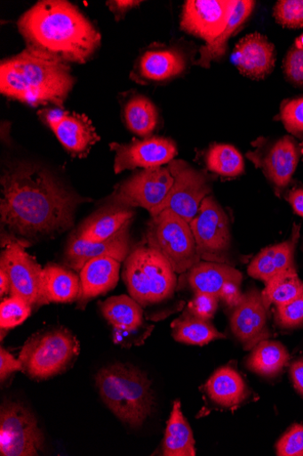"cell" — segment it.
Instances as JSON below:
<instances>
[{
    "instance_id": "cell-1",
    "label": "cell",
    "mask_w": 303,
    "mask_h": 456,
    "mask_svg": "<svg viewBox=\"0 0 303 456\" xmlns=\"http://www.w3.org/2000/svg\"><path fill=\"white\" fill-rule=\"evenodd\" d=\"M0 220L3 244L52 236L73 226L77 206L86 200L68 191L48 170L20 162L6 170L0 180Z\"/></svg>"
},
{
    "instance_id": "cell-2",
    "label": "cell",
    "mask_w": 303,
    "mask_h": 456,
    "mask_svg": "<svg viewBox=\"0 0 303 456\" xmlns=\"http://www.w3.org/2000/svg\"><path fill=\"white\" fill-rule=\"evenodd\" d=\"M28 47L66 62L85 63L101 45V35L66 0H42L18 21Z\"/></svg>"
},
{
    "instance_id": "cell-3",
    "label": "cell",
    "mask_w": 303,
    "mask_h": 456,
    "mask_svg": "<svg viewBox=\"0 0 303 456\" xmlns=\"http://www.w3.org/2000/svg\"><path fill=\"white\" fill-rule=\"evenodd\" d=\"M74 85L68 62L34 48L0 64V93L31 106L63 109Z\"/></svg>"
},
{
    "instance_id": "cell-4",
    "label": "cell",
    "mask_w": 303,
    "mask_h": 456,
    "mask_svg": "<svg viewBox=\"0 0 303 456\" xmlns=\"http://www.w3.org/2000/svg\"><path fill=\"white\" fill-rule=\"evenodd\" d=\"M96 385L106 405L130 428H140L151 416V382L139 368L124 363L105 367L98 372Z\"/></svg>"
},
{
    "instance_id": "cell-5",
    "label": "cell",
    "mask_w": 303,
    "mask_h": 456,
    "mask_svg": "<svg viewBox=\"0 0 303 456\" xmlns=\"http://www.w3.org/2000/svg\"><path fill=\"white\" fill-rule=\"evenodd\" d=\"M176 273L159 252L145 245L134 248L124 261L123 279L130 297L148 306L174 295Z\"/></svg>"
},
{
    "instance_id": "cell-6",
    "label": "cell",
    "mask_w": 303,
    "mask_h": 456,
    "mask_svg": "<svg viewBox=\"0 0 303 456\" xmlns=\"http://www.w3.org/2000/svg\"><path fill=\"white\" fill-rule=\"evenodd\" d=\"M79 342L66 328L40 331L20 354L23 371L32 379L45 380L62 372L78 356Z\"/></svg>"
},
{
    "instance_id": "cell-7",
    "label": "cell",
    "mask_w": 303,
    "mask_h": 456,
    "mask_svg": "<svg viewBox=\"0 0 303 456\" xmlns=\"http://www.w3.org/2000/svg\"><path fill=\"white\" fill-rule=\"evenodd\" d=\"M147 241L177 273H187L201 262L190 224L171 211L165 210L151 217Z\"/></svg>"
},
{
    "instance_id": "cell-8",
    "label": "cell",
    "mask_w": 303,
    "mask_h": 456,
    "mask_svg": "<svg viewBox=\"0 0 303 456\" xmlns=\"http://www.w3.org/2000/svg\"><path fill=\"white\" fill-rule=\"evenodd\" d=\"M167 168L174 178V184L150 216L152 217L168 210L190 224L198 215L202 201L211 191L209 178L206 174L181 159L171 160Z\"/></svg>"
},
{
    "instance_id": "cell-9",
    "label": "cell",
    "mask_w": 303,
    "mask_h": 456,
    "mask_svg": "<svg viewBox=\"0 0 303 456\" xmlns=\"http://www.w3.org/2000/svg\"><path fill=\"white\" fill-rule=\"evenodd\" d=\"M190 226L201 261L227 264L232 241L229 218L212 196L203 199Z\"/></svg>"
},
{
    "instance_id": "cell-10",
    "label": "cell",
    "mask_w": 303,
    "mask_h": 456,
    "mask_svg": "<svg viewBox=\"0 0 303 456\" xmlns=\"http://www.w3.org/2000/svg\"><path fill=\"white\" fill-rule=\"evenodd\" d=\"M44 447V436L34 413L25 405L5 402L0 409V454L35 456Z\"/></svg>"
},
{
    "instance_id": "cell-11",
    "label": "cell",
    "mask_w": 303,
    "mask_h": 456,
    "mask_svg": "<svg viewBox=\"0 0 303 456\" xmlns=\"http://www.w3.org/2000/svg\"><path fill=\"white\" fill-rule=\"evenodd\" d=\"M257 143L256 150L249 152L247 158L263 171L280 197L296 171L301 156L300 144L290 135L271 142L261 139Z\"/></svg>"
},
{
    "instance_id": "cell-12",
    "label": "cell",
    "mask_w": 303,
    "mask_h": 456,
    "mask_svg": "<svg viewBox=\"0 0 303 456\" xmlns=\"http://www.w3.org/2000/svg\"><path fill=\"white\" fill-rule=\"evenodd\" d=\"M174 178L166 167L144 169L118 185L109 204L134 208L140 207L152 213L169 193Z\"/></svg>"
},
{
    "instance_id": "cell-13",
    "label": "cell",
    "mask_w": 303,
    "mask_h": 456,
    "mask_svg": "<svg viewBox=\"0 0 303 456\" xmlns=\"http://www.w3.org/2000/svg\"><path fill=\"white\" fill-rule=\"evenodd\" d=\"M237 3L238 0H187L181 14V29L209 45L226 30Z\"/></svg>"
},
{
    "instance_id": "cell-14",
    "label": "cell",
    "mask_w": 303,
    "mask_h": 456,
    "mask_svg": "<svg viewBox=\"0 0 303 456\" xmlns=\"http://www.w3.org/2000/svg\"><path fill=\"white\" fill-rule=\"evenodd\" d=\"M0 266L8 273L11 280V297H18L31 306L38 305L40 300L43 269L26 251L19 241L4 244Z\"/></svg>"
},
{
    "instance_id": "cell-15",
    "label": "cell",
    "mask_w": 303,
    "mask_h": 456,
    "mask_svg": "<svg viewBox=\"0 0 303 456\" xmlns=\"http://www.w3.org/2000/svg\"><path fill=\"white\" fill-rule=\"evenodd\" d=\"M116 152L114 170L118 175L125 170L151 169L174 160L178 155L174 141L163 137H148L129 144L112 143Z\"/></svg>"
},
{
    "instance_id": "cell-16",
    "label": "cell",
    "mask_w": 303,
    "mask_h": 456,
    "mask_svg": "<svg viewBox=\"0 0 303 456\" xmlns=\"http://www.w3.org/2000/svg\"><path fill=\"white\" fill-rule=\"evenodd\" d=\"M267 311L262 292L255 288L243 294L242 302L234 309L230 319L232 333L245 351H251L259 343L270 338Z\"/></svg>"
},
{
    "instance_id": "cell-17",
    "label": "cell",
    "mask_w": 303,
    "mask_h": 456,
    "mask_svg": "<svg viewBox=\"0 0 303 456\" xmlns=\"http://www.w3.org/2000/svg\"><path fill=\"white\" fill-rule=\"evenodd\" d=\"M129 227L130 225L113 237L99 242L82 240L74 233L66 248V265L79 273L86 264L98 258L110 257L121 263L124 262L132 252Z\"/></svg>"
},
{
    "instance_id": "cell-18",
    "label": "cell",
    "mask_w": 303,
    "mask_h": 456,
    "mask_svg": "<svg viewBox=\"0 0 303 456\" xmlns=\"http://www.w3.org/2000/svg\"><path fill=\"white\" fill-rule=\"evenodd\" d=\"M234 61L243 76L259 80L269 76L276 62L275 47L261 33L242 38L234 51Z\"/></svg>"
},
{
    "instance_id": "cell-19",
    "label": "cell",
    "mask_w": 303,
    "mask_h": 456,
    "mask_svg": "<svg viewBox=\"0 0 303 456\" xmlns=\"http://www.w3.org/2000/svg\"><path fill=\"white\" fill-rule=\"evenodd\" d=\"M300 225L294 224L289 240L269 246L259 252L248 266V274L267 282L276 274L295 268L294 255Z\"/></svg>"
},
{
    "instance_id": "cell-20",
    "label": "cell",
    "mask_w": 303,
    "mask_h": 456,
    "mask_svg": "<svg viewBox=\"0 0 303 456\" xmlns=\"http://www.w3.org/2000/svg\"><path fill=\"white\" fill-rule=\"evenodd\" d=\"M66 150L76 157H85L100 141L91 119L84 114L67 111L50 127Z\"/></svg>"
},
{
    "instance_id": "cell-21",
    "label": "cell",
    "mask_w": 303,
    "mask_h": 456,
    "mask_svg": "<svg viewBox=\"0 0 303 456\" xmlns=\"http://www.w3.org/2000/svg\"><path fill=\"white\" fill-rule=\"evenodd\" d=\"M134 216L132 208L109 204L86 219L75 234L84 240L103 241L130 225Z\"/></svg>"
},
{
    "instance_id": "cell-22",
    "label": "cell",
    "mask_w": 303,
    "mask_h": 456,
    "mask_svg": "<svg viewBox=\"0 0 303 456\" xmlns=\"http://www.w3.org/2000/svg\"><path fill=\"white\" fill-rule=\"evenodd\" d=\"M120 267L121 262L110 257L94 259L86 264L79 272V304L84 306L92 299L110 292L118 282Z\"/></svg>"
},
{
    "instance_id": "cell-23",
    "label": "cell",
    "mask_w": 303,
    "mask_h": 456,
    "mask_svg": "<svg viewBox=\"0 0 303 456\" xmlns=\"http://www.w3.org/2000/svg\"><path fill=\"white\" fill-rule=\"evenodd\" d=\"M187 59L177 48H159L146 52L137 66L138 76L145 81L164 82L181 75Z\"/></svg>"
},
{
    "instance_id": "cell-24",
    "label": "cell",
    "mask_w": 303,
    "mask_h": 456,
    "mask_svg": "<svg viewBox=\"0 0 303 456\" xmlns=\"http://www.w3.org/2000/svg\"><path fill=\"white\" fill-rule=\"evenodd\" d=\"M80 296V278L75 273L58 265H48L43 269L38 305L69 304L78 301Z\"/></svg>"
},
{
    "instance_id": "cell-25",
    "label": "cell",
    "mask_w": 303,
    "mask_h": 456,
    "mask_svg": "<svg viewBox=\"0 0 303 456\" xmlns=\"http://www.w3.org/2000/svg\"><path fill=\"white\" fill-rule=\"evenodd\" d=\"M187 280L195 294L219 297L223 286L228 281L241 284L243 274L227 264L201 261L188 271Z\"/></svg>"
},
{
    "instance_id": "cell-26",
    "label": "cell",
    "mask_w": 303,
    "mask_h": 456,
    "mask_svg": "<svg viewBox=\"0 0 303 456\" xmlns=\"http://www.w3.org/2000/svg\"><path fill=\"white\" fill-rule=\"evenodd\" d=\"M205 391L213 403L226 408L240 405L249 395L239 372L229 366L214 371L205 385Z\"/></svg>"
},
{
    "instance_id": "cell-27",
    "label": "cell",
    "mask_w": 303,
    "mask_h": 456,
    "mask_svg": "<svg viewBox=\"0 0 303 456\" xmlns=\"http://www.w3.org/2000/svg\"><path fill=\"white\" fill-rule=\"evenodd\" d=\"M195 453L193 431L184 417L181 402L177 400L172 405L167 422L163 454L165 456H195Z\"/></svg>"
},
{
    "instance_id": "cell-28",
    "label": "cell",
    "mask_w": 303,
    "mask_h": 456,
    "mask_svg": "<svg viewBox=\"0 0 303 456\" xmlns=\"http://www.w3.org/2000/svg\"><path fill=\"white\" fill-rule=\"evenodd\" d=\"M171 336L177 342L189 346H203L226 336L210 321L198 318L187 311L171 324Z\"/></svg>"
},
{
    "instance_id": "cell-29",
    "label": "cell",
    "mask_w": 303,
    "mask_h": 456,
    "mask_svg": "<svg viewBox=\"0 0 303 456\" xmlns=\"http://www.w3.org/2000/svg\"><path fill=\"white\" fill-rule=\"evenodd\" d=\"M255 6V2L251 0H238L236 8L231 17L226 30L222 35L209 45H204L200 49L199 59L195 64L208 69L214 61L223 58L227 51V43L229 38L240 28L251 14Z\"/></svg>"
},
{
    "instance_id": "cell-30",
    "label": "cell",
    "mask_w": 303,
    "mask_h": 456,
    "mask_svg": "<svg viewBox=\"0 0 303 456\" xmlns=\"http://www.w3.org/2000/svg\"><path fill=\"white\" fill-rule=\"evenodd\" d=\"M289 359V354L281 343L265 340L251 350L247 368L259 376L273 378L282 371Z\"/></svg>"
},
{
    "instance_id": "cell-31",
    "label": "cell",
    "mask_w": 303,
    "mask_h": 456,
    "mask_svg": "<svg viewBox=\"0 0 303 456\" xmlns=\"http://www.w3.org/2000/svg\"><path fill=\"white\" fill-rule=\"evenodd\" d=\"M100 306L103 316L114 328L137 330L144 324L142 305L132 297H112Z\"/></svg>"
},
{
    "instance_id": "cell-32",
    "label": "cell",
    "mask_w": 303,
    "mask_h": 456,
    "mask_svg": "<svg viewBox=\"0 0 303 456\" xmlns=\"http://www.w3.org/2000/svg\"><path fill=\"white\" fill-rule=\"evenodd\" d=\"M124 115L127 128L140 137H149L157 126L158 110L147 97L139 95L130 99Z\"/></svg>"
},
{
    "instance_id": "cell-33",
    "label": "cell",
    "mask_w": 303,
    "mask_h": 456,
    "mask_svg": "<svg viewBox=\"0 0 303 456\" xmlns=\"http://www.w3.org/2000/svg\"><path fill=\"white\" fill-rule=\"evenodd\" d=\"M303 293V282L295 268L289 269L274 276L266 282L262 292L264 303L267 309L272 305L287 304Z\"/></svg>"
},
{
    "instance_id": "cell-34",
    "label": "cell",
    "mask_w": 303,
    "mask_h": 456,
    "mask_svg": "<svg viewBox=\"0 0 303 456\" xmlns=\"http://www.w3.org/2000/svg\"><path fill=\"white\" fill-rule=\"evenodd\" d=\"M207 169L222 177L235 178L244 173L242 154L232 145L214 144L205 158Z\"/></svg>"
},
{
    "instance_id": "cell-35",
    "label": "cell",
    "mask_w": 303,
    "mask_h": 456,
    "mask_svg": "<svg viewBox=\"0 0 303 456\" xmlns=\"http://www.w3.org/2000/svg\"><path fill=\"white\" fill-rule=\"evenodd\" d=\"M32 306L18 297L4 299L0 305V327L10 330L23 323L31 314Z\"/></svg>"
},
{
    "instance_id": "cell-36",
    "label": "cell",
    "mask_w": 303,
    "mask_h": 456,
    "mask_svg": "<svg viewBox=\"0 0 303 456\" xmlns=\"http://www.w3.org/2000/svg\"><path fill=\"white\" fill-rule=\"evenodd\" d=\"M279 118L288 133L303 138V96L285 100L281 105Z\"/></svg>"
},
{
    "instance_id": "cell-37",
    "label": "cell",
    "mask_w": 303,
    "mask_h": 456,
    "mask_svg": "<svg viewBox=\"0 0 303 456\" xmlns=\"http://www.w3.org/2000/svg\"><path fill=\"white\" fill-rule=\"evenodd\" d=\"M274 17L283 27L303 28V0H280L274 8Z\"/></svg>"
},
{
    "instance_id": "cell-38",
    "label": "cell",
    "mask_w": 303,
    "mask_h": 456,
    "mask_svg": "<svg viewBox=\"0 0 303 456\" xmlns=\"http://www.w3.org/2000/svg\"><path fill=\"white\" fill-rule=\"evenodd\" d=\"M275 307V320L280 327L293 329L303 325V293L294 300Z\"/></svg>"
},
{
    "instance_id": "cell-39",
    "label": "cell",
    "mask_w": 303,
    "mask_h": 456,
    "mask_svg": "<svg viewBox=\"0 0 303 456\" xmlns=\"http://www.w3.org/2000/svg\"><path fill=\"white\" fill-rule=\"evenodd\" d=\"M283 72L291 85L303 87V47L294 45L283 61Z\"/></svg>"
},
{
    "instance_id": "cell-40",
    "label": "cell",
    "mask_w": 303,
    "mask_h": 456,
    "mask_svg": "<svg viewBox=\"0 0 303 456\" xmlns=\"http://www.w3.org/2000/svg\"><path fill=\"white\" fill-rule=\"evenodd\" d=\"M276 452L279 456L303 455V426H292L278 441Z\"/></svg>"
},
{
    "instance_id": "cell-41",
    "label": "cell",
    "mask_w": 303,
    "mask_h": 456,
    "mask_svg": "<svg viewBox=\"0 0 303 456\" xmlns=\"http://www.w3.org/2000/svg\"><path fill=\"white\" fill-rule=\"evenodd\" d=\"M219 301V297L196 293L187 305V311L198 318L210 321L218 311Z\"/></svg>"
},
{
    "instance_id": "cell-42",
    "label": "cell",
    "mask_w": 303,
    "mask_h": 456,
    "mask_svg": "<svg viewBox=\"0 0 303 456\" xmlns=\"http://www.w3.org/2000/svg\"><path fill=\"white\" fill-rule=\"evenodd\" d=\"M23 370L20 359H16L4 347L0 349V380L4 383L13 372Z\"/></svg>"
},
{
    "instance_id": "cell-43",
    "label": "cell",
    "mask_w": 303,
    "mask_h": 456,
    "mask_svg": "<svg viewBox=\"0 0 303 456\" xmlns=\"http://www.w3.org/2000/svg\"><path fill=\"white\" fill-rule=\"evenodd\" d=\"M240 285L234 281H228L223 286L219 294V299L233 310L243 300V294L241 292Z\"/></svg>"
},
{
    "instance_id": "cell-44",
    "label": "cell",
    "mask_w": 303,
    "mask_h": 456,
    "mask_svg": "<svg viewBox=\"0 0 303 456\" xmlns=\"http://www.w3.org/2000/svg\"><path fill=\"white\" fill-rule=\"evenodd\" d=\"M286 200L292 207L293 211L303 217V184L297 185L286 194Z\"/></svg>"
},
{
    "instance_id": "cell-45",
    "label": "cell",
    "mask_w": 303,
    "mask_h": 456,
    "mask_svg": "<svg viewBox=\"0 0 303 456\" xmlns=\"http://www.w3.org/2000/svg\"><path fill=\"white\" fill-rule=\"evenodd\" d=\"M291 377L295 389L303 396V358L291 365Z\"/></svg>"
},
{
    "instance_id": "cell-46",
    "label": "cell",
    "mask_w": 303,
    "mask_h": 456,
    "mask_svg": "<svg viewBox=\"0 0 303 456\" xmlns=\"http://www.w3.org/2000/svg\"><path fill=\"white\" fill-rule=\"evenodd\" d=\"M141 2H133V0H123V2H108L107 4L110 10L116 13H124L130 9L135 8L140 5Z\"/></svg>"
},
{
    "instance_id": "cell-47",
    "label": "cell",
    "mask_w": 303,
    "mask_h": 456,
    "mask_svg": "<svg viewBox=\"0 0 303 456\" xmlns=\"http://www.w3.org/2000/svg\"><path fill=\"white\" fill-rule=\"evenodd\" d=\"M11 294V280L7 271L0 266V296L4 297Z\"/></svg>"
},
{
    "instance_id": "cell-48",
    "label": "cell",
    "mask_w": 303,
    "mask_h": 456,
    "mask_svg": "<svg viewBox=\"0 0 303 456\" xmlns=\"http://www.w3.org/2000/svg\"><path fill=\"white\" fill-rule=\"evenodd\" d=\"M300 148H301V156H303V143L300 144Z\"/></svg>"
}]
</instances>
